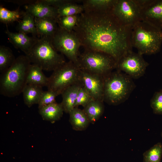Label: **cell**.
<instances>
[{
	"instance_id": "22",
	"label": "cell",
	"mask_w": 162,
	"mask_h": 162,
	"mask_svg": "<svg viewBox=\"0 0 162 162\" xmlns=\"http://www.w3.org/2000/svg\"><path fill=\"white\" fill-rule=\"evenodd\" d=\"M83 109L87 116L90 123L94 124L103 114L104 107V101L93 100L91 101Z\"/></svg>"
},
{
	"instance_id": "14",
	"label": "cell",
	"mask_w": 162,
	"mask_h": 162,
	"mask_svg": "<svg viewBox=\"0 0 162 162\" xmlns=\"http://www.w3.org/2000/svg\"><path fill=\"white\" fill-rule=\"evenodd\" d=\"M10 42L15 48L20 49L25 54L30 50L37 38L30 37L27 34L19 32H13L7 28L5 31Z\"/></svg>"
},
{
	"instance_id": "32",
	"label": "cell",
	"mask_w": 162,
	"mask_h": 162,
	"mask_svg": "<svg viewBox=\"0 0 162 162\" xmlns=\"http://www.w3.org/2000/svg\"><path fill=\"white\" fill-rule=\"evenodd\" d=\"M70 0H41L43 3L53 6L56 8L64 4L69 2Z\"/></svg>"
},
{
	"instance_id": "20",
	"label": "cell",
	"mask_w": 162,
	"mask_h": 162,
	"mask_svg": "<svg viewBox=\"0 0 162 162\" xmlns=\"http://www.w3.org/2000/svg\"><path fill=\"white\" fill-rule=\"evenodd\" d=\"M42 69L38 65L31 64L29 66L27 78V84L41 87L47 86L49 77L44 74Z\"/></svg>"
},
{
	"instance_id": "4",
	"label": "cell",
	"mask_w": 162,
	"mask_h": 162,
	"mask_svg": "<svg viewBox=\"0 0 162 162\" xmlns=\"http://www.w3.org/2000/svg\"><path fill=\"white\" fill-rule=\"evenodd\" d=\"M25 55L31 63L46 71H53L66 62L64 55L54 47L51 38L46 37L37 38Z\"/></svg>"
},
{
	"instance_id": "24",
	"label": "cell",
	"mask_w": 162,
	"mask_h": 162,
	"mask_svg": "<svg viewBox=\"0 0 162 162\" xmlns=\"http://www.w3.org/2000/svg\"><path fill=\"white\" fill-rule=\"evenodd\" d=\"M81 0H70L57 8L58 17L80 15L84 12L82 4L77 3Z\"/></svg>"
},
{
	"instance_id": "26",
	"label": "cell",
	"mask_w": 162,
	"mask_h": 162,
	"mask_svg": "<svg viewBox=\"0 0 162 162\" xmlns=\"http://www.w3.org/2000/svg\"><path fill=\"white\" fill-rule=\"evenodd\" d=\"M162 143L158 142L143 154V162H161Z\"/></svg>"
},
{
	"instance_id": "19",
	"label": "cell",
	"mask_w": 162,
	"mask_h": 162,
	"mask_svg": "<svg viewBox=\"0 0 162 162\" xmlns=\"http://www.w3.org/2000/svg\"><path fill=\"white\" fill-rule=\"evenodd\" d=\"M64 112L60 103L56 102L39 108V112L44 120L54 122L60 119Z\"/></svg>"
},
{
	"instance_id": "1",
	"label": "cell",
	"mask_w": 162,
	"mask_h": 162,
	"mask_svg": "<svg viewBox=\"0 0 162 162\" xmlns=\"http://www.w3.org/2000/svg\"><path fill=\"white\" fill-rule=\"evenodd\" d=\"M132 28L121 24L111 11L84 12L73 31L84 49L106 53L117 62L125 53L132 51Z\"/></svg>"
},
{
	"instance_id": "9",
	"label": "cell",
	"mask_w": 162,
	"mask_h": 162,
	"mask_svg": "<svg viewBox=\"0 0 162 162\" xmlns=\"http://www.w3.org/2000/svg\"><path fill=\"white\" fill-rule=\"evenodd\" d=\"M148 65L142 55L130 51L124 54L117 62L116 69L136 79L144 75Z\"/></svg>"
},
{
	"instance_id": "28",
	"label": "cell",
	"mask_w": 162,
	"mask_h": 162,
	"mask_svg": "<svg viewBox=\"0 0 162 162\" xmlns=\"http://www.w3.org/2000/svg\"><path fill=\"white\" fill-rule=\"evenodd\" d=\"M80 15L58 17L57 21L58 27L68 32L73 31L77 24Z\"/></svg>"
},
{
	"instance_id": "18",
	"label": "cell",
	"mask_w": 162,
	"mask_h": 162,
	"mask_svg": "<svg viewBox=\"0 0 162 162\" xmlns=\"http://www.w3.org/2000/svg\"><path fill=\"white\" fill-rule=\"evenodd\" d=\"M68 114L69 122L74 130L83 131L87 128L90 122L83 110L75 107Z\"/></svg>"
},
{
	"instance_id": "2",
	"label": "cell",
	"mask_w": 162,
	"mask_h": 162,
	"mask_svg": "<svg viewBox=\"0 0 162 162\" xmlns=\"http://www.w3.org/2000/svg\"><path fill=\"white\" fill-rule=\"evenodd\" d=\"M31 64V62L26 55H20L16 58L9 68L1 73V94L12 98L22 93L27 84V76Z\"/></svg>"
},
{
	"instance_id": "5",
	"label": "cell",
	"mask_w": 162,
	"mask_h": 162,
	"mask_svg": "<svg viewBox=\"0 0 162 162\" xmlns=\"http://www.w3.org/2000/svg\"><path fill=\"white\" fill-rule=\"evenodd\" d=\"M131 43L142 55L156 54L162 45V30L141 20L132 28Z\"/></svg>"
},
{
	"instance_id": "11",
	"label": "cell",
	"mask_w": 162,
	"mask_h": 162,
	"mask_svg": "<svg viewBox=\"0 0 162 162\" xmlns=\"http://www.w3.org/2000/svg\"><path fill=\"white\" fill-rule=\"evenodd\" d=\"M80 80L94 100L104 101V76L80 70Z\"/></svg>"
},
{
	"instance_id": "17",
	"label": "cell",
	"mask_w": 162,
	"mask_h": 162,
	"mask_svg": "<svg viewBox=\"0 0 162 162\" xmlns=\"http://www.w3.org/2000/svg\"><path fill=\"white\" fill-rule=\"evenodd\" d=\"M116 0H81L86 12H105L112 11Z\"/></svg>"
},
{
	"instance_id": "29",
	"label": "cell",
	"mask_w": 162,
	"mask_h": 162,
	"mask_svg": "<svg viewBox=\"0 0 162 162\" xmlns=\"http://www.w3.org/2000/svg\"><path fill=\"white\" fill-rule=\"evenodd\" d=\"M154 113L162 115V89L155 92L150 101Z\"/></svg>"
},
{
	"instance_id": "12",
	"label": "cell",
	"mask_w": 162,
	"mask_h": 162,
	"mask_svg": "<svg viewBox=\"0 0 162 162\" xmlns=\"http://www.w3.org/2000/svg\"><path fill=\"white\" fill-rule=\"evenodd\" d=\"M142 21L162 30V0H152L141 11Z\"/></svg>"
},
{
	"instance_id": "25",
	"label": "cell",
	"mask_w": 162,
	"mask_h": 162,
	"mask_svg": "<svg viewBox=\"0 0 162 162\" xmlns=\"http://www.w3.org/2000/svg\"><path fill=\"white\" fill-rule=\"evenodd\" d=\"M12 50L4 46H0V72L1 73L8 68L16 59Z\"/></svg>"
},
{
	"instance_id": "13",
	"label": "cell",
	"mask_w": 162,
	"mask_h": 162,
	"mask_svg": "<svg viewBox=\"0 0 162 162\" xmlns=\"http://www.w3.org/2000/svg\"><path fill=\"white\" fill-rule=\"evenodd\" d=\"M26 11L28 12L34 17L50 18L58 21V16L56 8L46 4L40 0L26 5Z\"/></svg>"
},
{
	"instance_id": "27",
	"label": "cell",
	"mask_w": 162,
	"mask_h": 162,
	"mask_svg": "<svg viewBox=\"0 0 162 162\" xmlns=\"http://www.w3.org/2000/svg\"><path fill=\"white\" fill-rule=\"evenodd\" d=\"M19 9L10 10L1 6L0 7V21L5 24H8L17 21L22 16Z\"/></svg>"
},
{
	"instance_id": "6",
	"label": "cell",
	"mask_w": 162,
	"mask_h": 162,
	"mask_svg": "<svg viewBox=\"0 0 162 162\" xmlns=\"http://www.w3.org/2000/svg\"><path fill=\"white\" fill-rule=\"evenodd\" d=\"M117 62L106 53L88 49L80 54L79 66L80 70L104 76L116 69Z\"/></svg>"
},
{
	"instance_id": "3",
	"label": "cell",
	"mask_w": 162,
	"mask_h": 162,
	"mask_svg": "<svg viewBox=\"0 0 162 162\" xmlns=\"http://www.w3.org/2000/svg\"><path fill=\"white\" fill-rule=\"evenodd\" d=\"M104 79V101L110 105L125 102L136 87L131 78L117 70L105 76Z\"/></svg>"
},
{
	"instance_id": "21",
	"label": "cell",
	"mask_w": 162,
	"mask_h": 162,
	"mask_svg": "<svg viewBox=\"0 0 162 162\" xmlns=\"http://www.w3.org/2000/svg\"><path fill=\"white\" fill-rule=\"evenodd\" d=\"M42 87L27 84L22 92L24 103L30 107L34 104H38L41 95L44 91Z\"/></svg>"
},
{
	"instance_id": "34",
	"label": "cell",
	"mask_w": 162,
	"mask_h": 162,
	"mask_svg": "<svg viewBox=\"0 0 162 162\" xmlns=\"http://www.w3.org/2000/svg\"><path fill=\"white\" fill-rule=\"evenodd\" d=\"M161 137L162 138V131L161 133Z\"/></svg>"
},
{
	"instance_id": "30",
	"label": "cell",
	"mask_w": 162,
	"mask_h": 162,
	"mask_svg": "<svg viewBox=\"0 0 162 162\" xmlns=\"http://www.w3.org/2000/svg\"><path fill=\"white\" fill-rule=\"evenodd\" d=\"M94 100L82 86L79 91L74 108L78 107L79 106H82L84 107L91 101Z\"/></svg>"
},
{
	"instance_id": "15",
	"label": "cell",
	"mask_w": 162,
	"mask_h": 162,
	"mask_svg": "<svg viewBox=\"0 0 162 162\" xmlns=\"http://www.w3.org/2000/svg\"><path fill=\"white\" fill-rule=\"evenodd\" d=\"M34 21L39 38L44 37L52 38L58 28L57 21L52 19L34 17Z\"/></svg>"
},
{
	"instance_id": "31",
	"label": "cell",
	"mask_w": 162,
	"mask_h": 162,
	"mask_svg": "<svg viewBox=\"0 0 162 162\" xmlns=\"http://www.w3.org/2000/svg\"><path fill=\"white\" fill-rule=\"evenodd\" d=\"M58 96L55 92L48 90L43 91L41 95L38 103V108L56 102V98Z\"/></svg>"
},
{
	"instance_id": "16",
	"label": "cell",
	"mask_w": 162,
	"mask_h": 162,
	"mask_svg": "<svg viewBox=\"0 0 162 162\" xmlns=\"http://www.w3.org/2000/svg\"><path fill=\"white\" fill-rule=\"evenodd\" d=\"M82 84L80 80L70 86L62 93V101L60 103L64 112L67 113L74 108L78 94Z\"/></svg>"
},
{
	"instance_id": "7",
	"label": "cell",
	"mask_w": 162,
	"mask_h": 162,
	"mask_svg": "<svg viewBox=\"0 0 162 162\" xmlns=\"http://www.w3.org/2000/svg\"><path fill=\"white\" fill-rule=\"evenodd\" d=\"M80 69L73 62L69 61L54 70L49 77L48 90L61 94L68 87L80 81Z\"/></svg>"
},
{
	"instance_id": "10",
	"label": "cell",
	"mask_w": 162,
	"mask_h": 162,
	"mask_svg": "<svg viewBox=\"0 0 162 162\" xmlns=\"http://www.w3.org/2000/svg\"><path fill=\"white\" fill-rule=\"evenodd\" d=\"M111 12L125 26L133 28L142 20L140 10L134 0H116Z\"/></svg>"
},
{
	"instance_id": "23",
	"label": "cell",
	"mask_w": 162,
	"mask_h": 162,
	"mask_svg": "<svg viewBox=\"0 0 162 162\" xmlns=\"http://www.w3.org/2000/svg\"><path fill=\"white\" fill-rule=\"evenodd\" d=\"M22 17V19L19 21L16 27L17 30L27 34L31 33L33 37L36 38L38 35L35 26L34 17L26 11L23 12Z\"/></svg>"
},
{
	"instance_id": "33",
	"label": "cell",
	"mask_w": 162,
	"mask_h": 162,
	"mask_svg": "<svg viewBox=\"0 0 162 162\" xmlns=\"http://www.w3.org/2000/svg\"><path fill=\"white\" fill-rule=\"evenodd\" d=\"M140 11L151 2L152 0H134Z\"/></svg>"
},
{
	"instance_id": "8",
	"label": "cell",
	"mask_w": 162,
	"mask_h": 162,
	"mask_svg": "<svg viewBox=\"0 0 162 162\" xmlns=\"http://www.w3.org/2000/svg\"><path fill=\"white\" fill-rule=\"evenodd\" d=\"M51 41L57 52L65 56L69 61L79 66V50L81 44L74 31L68 32L58 27Z\"/></svg>"
}]
</instances>
